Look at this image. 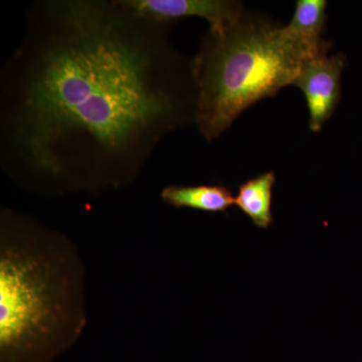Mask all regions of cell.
Wrapping results in <instances>:
<instances>
[{"label":"cell","mask_w":362,"mask_h":362,"mask_svg":"<svg viewBox=\"0 0 362 362\" xmlns=\"http://www.w3.org/2000/svg\"><path fill=\"white\" fill-rule=\"evenodd\" d=\"M126 11L159 23H176L183 18L199 16L209 23V30L232 25L246 11L235 0H116Z\"/></svg>","instance_id":"5b68a950"},{"label":"cell","mask_w":362,"mask_h":362,"mask_svg":"<svg viewBox=\"0 0 362 362\" xmlns=\"http://www.w3.org/2000/svg\"><path fill=\"white\" fill-rule=\"evenodd\" d=\"M275 182L274 171L262 173L240 185L235 197V206L239 207L257 228L263 230L270 228L274 223L272 201Z\"/></svg>","instance_id":"ba28073f"},{"label":"cell","mask_w":362,"mask_h":362,"mask_svg":"<svg viewBox=\"0 0 362 362\" xmlns=\"http://www.w3.org/2000/svg\"><path fill=\"white\" fill-rule=\"evenodd\" d=\"M328 2L326 0H297L296 8L286 25L290 35L301 42L311 58L328 54L332 42L323 40L327 23Z\"/></svg>","instance_id":"8992f818"},{"label":"cell","mask_w":362,"mask_h":362,"mask_svg":"<svg viewBox=\"0 0 362 362\" xmlns=\"http://www.w3.org/2000/svg\"><path fill=\"white\" fill-rule=\"evenodd\" d=\"M175 23L116 0H40L0 75V165L35 194L134 182L159 143L195 124L192 59Z\"/></svg>","instance_id":"6da1fadb"},{"label":"cell","mask_w":362,"mask_h":362,"mask_svg":"<svg viewBox=\"0 0 362 362\" xmlns=\"http://www.w3.org/2000/svg\"><path fill=\"white\" fill-rule=\"evenodd\" d=\"M309 59L286 25L262 13L246 11L232 25L209 30L192 59L199 133L218 139L243 112L292 85Z\"/></svg>","instance_id":"3957f363"},{"label":"cell","mask_w":362,"mask_h":362,"mask_svg":"<svg viewBox=\"0 0 362 362\" xmlns=\"http://www.w3.org/2000/svg\"><path fill=\"white\" fill-rule=\"evenodd\" d=\"M162 201L175 209H192L206 213H226L235 206V197L225 185L195 187L169 185L162 189Z\"/></svg>","instance_id":"52a82bcc"},{"label":"cell","mask_w":362,"mask_h":362,"mask_svg":"<svg viewBox=\"0 0 362 362\" xmlns=\"http://www.w3.org/2000/svg\"><path fill=\"white\" fill-rule=\"evenodd\" d=\"M346 58L342 52L307 59L292 86L306 97L309 127L313 132L322 130L324 124L337 111L341 96V76Z\"/></svg>","instance_id":"277c9868"},{"label":"cell","mask_w":362,"mask_h":362,"mask_svg":"<svg viewBox=\"0 0 362 362\" xmlns=\"http://www.w3.org/2000/svg\"><path fill=\"white\" fill-rule=\"evenodd\" d=\"M85 266L58 230L0 211V362H54L87 324Z\"/></svg>","instance_id":"7a4b0ae2"}]
</instances>
